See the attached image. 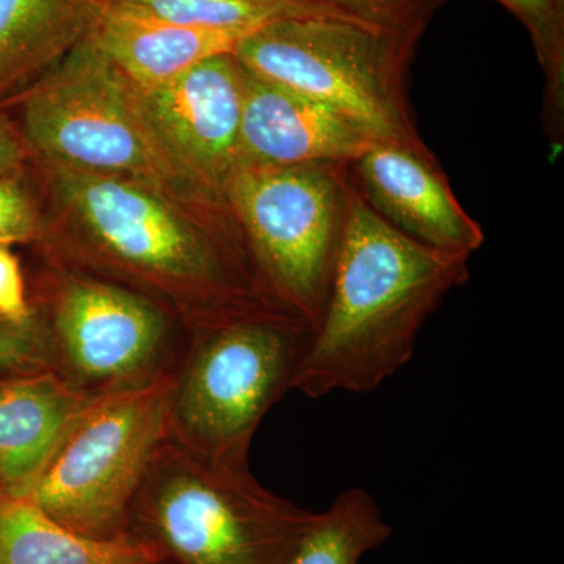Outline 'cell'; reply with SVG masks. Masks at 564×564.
Listing matches in <instances>:
<instances>
[{
	"label": "cell",
	"mask_w": 564,
	"mask_h": 564,
	"mask_svg": "<svg viewBox=\"0 0 564 564\" xmlns=\"http://www.w3.org/2000/svg\"><path fill=\"white\" fill-rule=\"evenodd\" d=\"M29 172L43 210L41 259L128 285L191 333L292 315L263 282L231 210H195L128 177L40 162Z\"/></svg>",
	"instance_id": "6da1fadb"
},
{
	"label": "cell",
	"mask_w": 564,
	"mask_h": 564,
	"mask_svg": "<svg viewBox=\"0 0 564 564\" xmlns=\"http://www.w3.org/2000/svg\"><path fill=\"white\" fill-rule=\"evenodd\" d=\"M470 256L404 236L372 209L347 165L339 248L321 321L293 378L310 399L367 393L411 362L445 296L470 278Z\"/></svg>",
	"instance_id": "7a4b0ae2"
},
{
	"label": "cell",
	"mask_w": 564,
	"mask_h": 564,
	"mask_svg": "<svg viewBox=\"0 0 564 564\" xmlns=\"http://www.w3.org/2000/svg\"><path fill=\"white\" fill-rule=\"evenodd\" d=\"M256 480L166 434L129 511L131 540L166 564H289L314 519Z\"/></svg>",
	"instance_id": "3957f363"
},
{
	"label": "cell",
	"mask_w": 564,
	"mask_h": 564,
	"mask_svg": "<svg viewBox=\"0 0 564 564\" xmlns=\"http://www.w3.org/2000/svg\"><path fill=\"white\" fill-rule=\"evenodd\" d=\"M0 107L20 126L31 162L128 177L195 210H231L181 172L148 120L135 85L88 36Z\"/></svg>",
	"instance_id": "277c9868"
},
{
	"label": "cell",
	"mask_w": 564,
	"mask_h": 564,
	"mask_svg": "<svg viewBox=\"0 0 564 564\" xmlns=\"http://www.w3.org/2000/svg\"><path fill=\"white\" fill-rule=\"evenodd\" d=\"M41 263L29 299L50 372L88 400L173 380L192 333L166 307L120 282Z\"/></svg>",
	"instance_id": "5b68a950"
},
{
	"label": "cell",
	"mask_w": 564,
	"mask_h": 564,
	"mask_svg": "<svg viewBox=\"0 0 564 564\" xmlns=\"http://www.w3.org/2000/svg\"><path fill=\"white\" fill-rule=\"evenodd\" d=\"M311 332L292 315H262L192 333L170 388L166 434L218 462L248 464L263 417L292 391Z\"/></svg>",
	"instance_id": "8992f818"
},
{
	"label": "cell",
	"mask_w": 564,
	"mask_h": 564,
	"mask_svg": "<svg viewBox=\"0 0 564 564\" xmlns=\"http://www.w3.org/2000/svg\"><path fill=\"white\" fill-rule=\"evenodd\" d=\"M415 46L361 22L289 18L248 33L234 55L252 76L326 104L378 141L430 151L408 102Z\"/></svg>",
	"instance_id": "52a82bcc"
},
{
	"label": "cell",
	"mask_w": 564,
	"mask_h": 564,
	"mask_svg": "<svg viewBox=\"0 0 564 564\" xmlns=\"http://www.w3.org/2000/svg\"><path fill=\"white\" fill-rule=\"evenodd\" d=\"M348 163H239L226 199L273 299L315 328L339 248Z\"/></svg>",
	"instance_id": "ba28073f"
},
{
	"label": "cell",
	"mask_w": 564,
	"mask_h": 564,
	"mask_svg": "<svg viewBox=\"0 0 564 564\" xmlns=\"http://www.w3.org/2000/svg\"><path fill=\"white\" fill-rule=\"evenodd\" d=\"M172 383L93 402L55 445L25 500L93 540H129L133 497L166 436Z\"/></svg>",
	"instance_id": "9c48e42d"
},
{
	"label": "cell",
	"mask_w": 564,
	"mask_h": 564,
	"mask_svg": "<svg viewBox=\"0 0 564 564\" xmlns=\"http://www.w3.org/2000/svg\"><path fill=\"white\" fill-rule=\"evenodd\" d=\"M247 69L234 54L215 55L181 76L137 88L141 107L181 172L204 193L226 199L240 162Z\"/></svg>",
	"instance_id": "30bf717a"
},
{
	"label": "cell",
	"mask_w": 564,
	"mask_h": 564,
	"mask_svg": "<svg viewBox=\"0 0 564 564\" xmlns=\"http://www.w3.org/2000/svg\"><path fill=\"white\" fill-rule=\"evenodd\" d=\"M348 173L372 209L415 242L467 256L484 247V228L458 202L432 151L375 141L348 163Z\"/></svg>",
	"instance_id": "8fae6325"
},
{
	"label": "cell",
	"mask_w": 564,
	"mask_h": 564,
	"mask_svg": "<svg viewBox=\"0 0 564 564\" xmlns=\"http://www.w3.org/2000/svg\"><path fill=\"white\" fill-rule=\"evenodd\" d=\"M375 141L366 129L326 104L247 70L239 163H351Z\"/></svg>",
	"instance_id": "7c38bea8"
},
{
	"label": "cell",
	"mask_w": 564,
	"mask_h": 564,
	"mask_svg": "<svg viewBox=\"0 0 564 564\" xmlns=\"http://www.w3.org/2000/svg\"><path fill=\"white\" fill-rule=\"evenodd\" d=\"M93 402L50 370L0 378V491L25 499L55 445Z\"/></svg>",
	"instance_id": "4fadbf2b"
},
{
	"label": "cell",
	"mask_w": 564,
	"mask_h": 564,
	"mask_svg": "<svg viewBox=\"0 0 564 564\" xmlns=\"http://www.w3.org/2000/svg\"><path fill=\"white\" fill-rule=\"evenodd\" d=\"M88 6V39L139 88L158 87L207 58L234 54L239 41L248 35L223 29L187 28Z\"/></svg>",
	"instance_id": "5bb4252c"
},
{
	"label": "cell",
	"mask_w": 564,
	"mask_h": 564,
	"mask_svg": "<svg viewBox=\"0 0 564 564\" xmlns=\"http://www.w3.org/2000/svg\"><path fill=\"white\" fill-rule=\"evenodd\" d=\"M90 24L85 0H0V106L66 57Z\"/></svg>",
	"instance_id": "9a60e30c"
},
{
	"label": "cell",
	"mask_w": 564,
	"mask_h": 564,
	"mask_svg": "<svg viewBox=\"0 0 564 564\" xmlns=\"http://www.w3.org/2000/svg\"><path fill=\"white\" fill-rule=\"evenodd\" d=\"M161 562L139 541H101L73 532L25 499L0 491V564H148Z\"/></svg>",
	"instance_id": "2e32d148"
},
{
	"label": "cell",
	"mask_w": 564,
	"mask_h": 564,
	"mask_svg": "<svg viewBox=\"0 0 564 564\" xmlns=\"http://www.w3.org/2000/svg\"><path fill=\"white\" fill-rule=\"evenodd\" d=\"M393 533L375 497L362 488L343 491L315 513L289 564H361Z\"/></svg>",
	"instance_id": "e0dca14e"
},
{
	"label": "cell",
	"mask_w": 564,
	"mask_h": 564,
	"mask_svg": "<svg viewBox=\"0 0 564 564\" xmlns=\"http://www.w3.org/2000/svg\"><path fill=\"white\" fill-rule=\"evenodd\" d=\"M104 9L124 11L187 28L251 33L289 18H339V11L304 0H87ZM358 22V21H355ZM366 25V24H364Z\"/></svg>",
	"instance_id": "ac0fdd59"
},
{
	"label": "cell",
	"mask_w": 564,
	"mask_h": 564,
	"mask_svg": "<svg viewBox=\"0 0 564 564\" xmlns=\"http://www.w3.org/2000/svg\"><path fill=\"white\" fill-rule=\"evenodd\" d=\"M532 36L543 68L544 126L555 144L563 139L564 124V7L563 0H499Z\"/></svg>",
	"instance_id": "d6986e66"
},
{
	"label": "cell",
	"mask_w": 564,
	"mask_h": 564,
	"mask_svg": "<svg viewBox=\"0 0 564 564\" xmlns=\"http://www.w3.org/2000/svg\"><path fill=\"white\" fill-rule=\"evenodd\" d=\"M326 7L351 20L419 43L443 0H304Z\"/></svg>",
	"instance_id": "ffe728a7"
},
{
	"label": "cell",
	"mask_w": 564,
	"mask_h": 564,
	"mask_svg": "<svg viewBox=\"0 0 564 564\" xmlns=\"http://www.w3.org/2000/svg\"><path fill=\"white\" fill-rule=\"evenodd\" d=\"M25 172L0 176V245H33L43 232L39 192Z\"/></svg>",
	"instance_id": "44dd1931"
},
{
	"label": "cell",
	"mask_w": 564,
	"mask_h": 564,
	"mask_svg": "<svg viewBox=\"0 0 564 564\" xmlns=\"http://www.w3.org/2000/svg\"><path fill=\"white\" fill-rule=\"evenodd\" d=\"M41 370H47V362L35 311L25 318L0 314V378Z\"/></svg>",
	"instance_id": "7402d4cb"
},
{
	"label": "cell",
	"mask_w": 564,
	"mask_h": 564,
	"mask_svg": "<svg viewBox=\"0 0 564 564\" xmlns=\"http://www.w3.org/2000/svg\"><path fill=\"white\" fill-rule=\"evenodd\" d=\"M32 313L20 258L10 245H0V314L25 318Z\"/></svg>",
	"instance_id": "603a6c76"
},
{
	"label": "cell",
	"mask_w": 564,
	"mask_h": 564,
	"mask_svg": "<svg viewBox=\"0 0 564 564\" xmlns=\"http://www.w3.org/2000/svg\"><path fill=\"white\" fill-rule=\"evenodd\" d=\"M31 165V152L14 118L0 107V176L25 172Z\"/></svg>",
	"instance_id": "cb8c5ba5"
},
{
	"label": "cell",
	"mask_w": 564,
	"mask_h": 564,
	"mask_svg": "<svg viewBox=\"0 0 564 564\" xmlns=\"http://www.w3.org/2000/svg\"><path fill=\"white\" fill-rule=\"evenodd\" d=\"M148 564H166V563H163V562H152V563H148Z\"/></svg>",
	"instance_id": "d4e9b609"
}]
</instances>
